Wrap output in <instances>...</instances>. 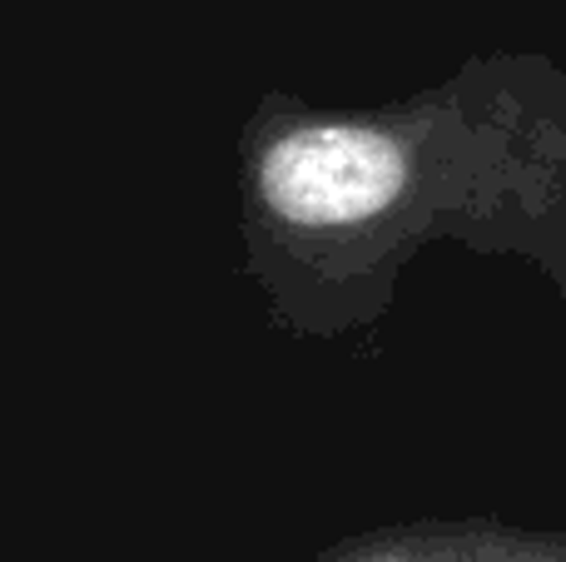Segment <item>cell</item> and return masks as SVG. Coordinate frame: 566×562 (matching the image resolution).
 Masks as SVG:
<instances>
[{"instance_id":"obj_1","label":"cell","mask_w":566,"mask_h":562,"mask_svg":"<svg viewBox=\"0 0 566 562\" xmlns=\"http://www.w3.org/2000/svg\"><path fill=\"white\" fill-rule=\"evenodd\" d=\"M234 199L244 279L298 344L373 334L432 244L517 259L566 304V70L478 50L382 105L269 85L234 139Z\"/></svg>"},{"instance_id":"obj_2","label":"cell","mask_w":566,"mask_h":562,"mask_svg":"<svg viewBox=\"0 0 566 562\" xmlns=\"http://www.w3.org/2000/svg\"><path fill=\"white\" fill-rule=\"evenodd\" d=\"M313 562H566V528L512 518H398L328 543Z\"/></svg>"}]
</instances>
